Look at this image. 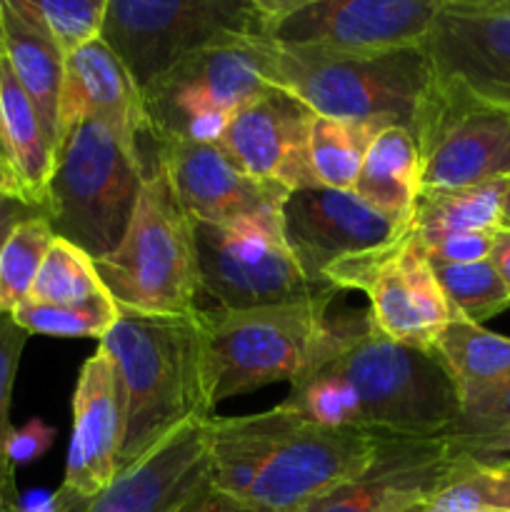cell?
<instances>
[{"mask_svg": "<svg viewBox=\"0 0 510 512\" xmlns=\"http://www.w3.org/2000/svg\"><path fill=\"white\" fill-rule=\"evenodd\" d=\"M25 340H28V333L10 315H0V495H5L10 503H18L20 498L15 490V470L8 463V440L13 435L10 398H13L15 373H18Z\"/></svg>", "mask_w": 510, "mask_h": 512, "instance_id": "e575fe53", "label": "cell"}, {"mask_svg": "<svg viewBox=\"0 0 510 512\" xmlns=\"http://www.w3.org/2000/svg\"><path fill=\"white\" fill-rule=\"evenodd\" d=\"M420 153L410 130L383 128L365 153L353 193L393 223L410 225L420 195Z\"/></svg>", "mask_w": 510, "mask_h": 512, "instance_id": "cb8c5ba5", "label": "cell"}, {"mask_svg": "<svg viewBox=\"0 0 510 512\" xmlns=\"http://www.w3.org/2000/svg\"><path fill=\"white\" fill-rule=\"evenodd\" d=\"M325 280L335 290H363L368 318L388 340L430 353L435 338L453 320L433 265L413 228L393 245L333 265Z\"/></svg>", "mask_w": 510, "mask_h": 512, "instance_id": "8fae6325", "label": "cell"}, {"mask_svg": "<svg viewBox=\"0 0 510 512\" xmlns=\"http://www.w3.org/2000/svg\"><path fill=\"white\" fill-rule=\"evenodd\" d=\"M178 512H258V510L248 508V505L218 493L215 488H210V483H205L203 488H200L198 493H195Z\"/></svg>", "mask_w": 510, "mask_h": 512, "instance_id": "f35d334b", "label": "cell"}, {"mask_svg": "<svg viewBox=\"0 0 510 512\" xmlns=\"http://www.w3.org/2000/svg\"><path fill=\"white\" fill-rule=\"evenodd\" d=\"M490 263L498 270L500 280L510 290V230L498 228L493 233V250H490Z\"/></svg>", "mask_w": 510, "mask_h": 512, "instance_id": "60d3db41", "label": "cell"}, {"mask_svg": "<svg viewBox=\"0 0 510 512\" xmlns=\"http://www.w3.org/2000/svg\"><path fill=\"white\" fill-rule=\"evenodd\" d=\"M383 438L323 428L285 405L283 428L243 505L258 512L303 510L330 490L360 478L378 458Z\"/></svg>", "mask_w": 510, "mask_h": 512, "instance_id": "4fadbf2b", "label": "cell"}, {"mask_svg": "<svg viewBox=\"0 0 510 512\" xmlns=\"http://www.w3.org/2000/svg\"><path fill=\"white\" fill-rule=\"evenodd\" d=\"M98 348L113 363L123 410L118 473L145 458L183 425L213 418L195 315L120 310Z\"/></svg>", "mask_w": 510, "mask_h": 512, "instance_id": "7a4b0ae2", "label": "cell"}, {"mask_svg": "<svg viewBox=\"0 0 510 512\" xmlns=\"http://www.w3.org/2000/svg\"><path fill=\"white\" fill-rule=\"evenodd\" d=\"M443 0H265V38L280 50H373L420 45Z\"/></svg>", "mask_w": 510, "mask_h": 512, "instance_id": "7c38bea8", "label": "cell"}, {"mask_svg": "<svg viewBox=\"0 0 510 512\" xmlns=\"http://www.w3.org/2000/svg\"><path fill=\"white\" fill-rule=\"evenodd\" d=\"M403 512H428V503L415 505V508H408V510H403Z\"/></svg>", "mask_w": 510, "mask_h": 512, "instance_id": "f6af8a7d", "label": "cell"}, {"mask_svg": "<svg viewBox=\"0 0 510 512\" xmlns=\"http://www.w3.org/2000/svg\"><path fill=\"white\" fill-rule=\"evenodd\" d=\"M435 280L458 318L483 325L485 320L510 308V290L500 280L490 260L478 263H430Z\"/></svg>", "mask_w": 510, "mask_h": 512, "instance_id": "f546056e", "label": "cell"}, {"mask_svg": "<svg viewBox=\"0 0 510 512\" xmlns=\"http://www.w3.org/2000/svg\"><path fill=\"white\" fill-rule=\"evenodd\" d=\"M148 165L110 125L83 120L53 153L43 218L55 238L90 260L113 253L128 230Z\"/></svg>", "mask_w": 510, "mask_h": 512, "instance_id": "277c9868", "label": "cell"}, {"mask_svg": "<svg viewBox=\"0 0 510 512\" xmlns=\"http://www.w3.org/2000/svg\"><path fill=\"white\" fill-rule=\"evenodd\" d=\"M383 128L315 115L310 128V165L318 185L330 190H353L370 143Z\"/></svg>", "mask_w": 510, "mask_h": 512, "instance_id": "83f0119b", "label": "cell"}, {"mask_svg": "<svg viewBox=\"0 0 510 512\" xmlns=\"http://www.w3.org/2000/svg\"><path fill=\"white\" fill-rule=\"evenodd\" d=\"M53 240L55 233L43 215L15 225L0 250V315H13L28 300Z\"/></svg>", "mask_w": 510, "mask_h": 512, "instance_id": "4dcf8cb0", "label": "cell"}, {"mask_svg": "<svg viewBox=\"0 0 510 512\" xmlns=\"http://www.w3.org/2000/svg\"><path fill=\"white\" fill-rule=\"evenodd\" d=\"M28 300L38 305H58V308L115 305L93 260L63 238H55L50 243Z\"/></svg>", "mask_w": 510, "mask_h": 512, "instance_id": "4316f807", "label": "cell"}, {"mask_svg": "<svg viewBox=\"0 0 510 512\" xmlns=\"http://www.w3.org/2000/svg\"><path fill=\"white\" fill-rule=\"evenodd\" d=\"M275 50L268 38H240L175 63L143 90L145 138L218 143L230 118L270 85Z\"/></svg>", "mask_w": 510, "mask_h": 512, "instance_id": "52a82bcc", "label": "cell"}, {"mask_svg": "<svg viewBox=\"0 0 510 512\" xmlns=\"http://www.w3.org/2000/svg\"><path fill=\"white\" fill-rule=\"evenodd\" d=\"M208 445L210 418L193 420L118 473L98 498L75 495L73 512H178L208 483Z\"/></svg>", "mask_w": 510, "mask_h": 512, "instance_id": "d6986e66", "label": "cell"}, {"mask_svg": "<svg viewBox=\"0 0 510 512\" xmlns=\"http://www.w3.org/2000/svg\"><path fill=\"white\" fill-rule=\"evenodd\" d=\"M75 495L68 490H30V493L20 495L18 503H15L13 512H73Z\"/></svg>", "mask_w": 510, "mask_h": 512, "instance_id": "74e56055", "label": "cell"}, {"mask_svg": "<svg viewBox=\"0 0 510 512\" xmlns=\"http://www.w3.org/2000/svg\"><path fill=\"white\" fill-rule=\"evenodd\" d=\"M335 298L253 310H198L205 385L213 408L265 385L298 383L318 355Z\"/></svg>", "mask_w": 510, "mask_h": 512, "instance_id": "5b68a950", "label": "cell"}, {"mask_svg": "<svg viewBox=\"0 0 510 512\" xmlns=\"http://www.w3.org/2000/svg\"><path fill=\"white\" fill-rule=\"evenodd\" d=\"M433 83L435 68L420 45L373 53L278 48L270 68V85L293 93L315 115L410 133Z\"/></svg>", "mask_w": 510, "mask_h": 512, "instance_id": "3957f363", "label": "cell"}, {"mask_svg": "<svg viewBox=\"0 0 510 512\" xmlns=\"http://www.w3.org/2000/svg\"><path fill=\"white\" fill-rule=\"evenodd\" d=\"M15 510V503H10L5 495H0V512H13Z\"/></svg>", "mask_w": 510, "mask_h": 512, "instance_id": "ee69618b", "label": "cell"}, {"mask_svg": "<svg viewBox=\"0 0 510 512\" xmlns=\"http://www.w3.org/2000/svg\"><path fill=\"white\" fill-rule=\"evenodd\" d=\"M420 153V190L510 180V105L435 73L410 133Z\"/></svg>", "mask_w": 510, "mask_h": 512, "instance_id": "9c48e42d", "label": "cell"}, {"mask_svg": "<svg viewBox=\"0 0 510 512\" xmlns=\"http://www.w3.org/2000/svg\"><path fill=\"white\" fill-rule=\"evenodd\" d=\"M58 430L45 423L43 418H30L23 428H13L8 440V463L10 468H28L38 463L50 448H53Z\"/></svg>", "mask_w": 510, "mask_h": 512, "instance_id": "d590c367", "label": "cell"}, {"mask_svg": "<svg viewBox=\"0 0 510 512\" xmlns=\"http://www.w3.org/2000/svg\"><path fill=\"white\" fill-rule=\"evenodd\" d=\"M408 230L410 225L393 223L353 190L313 185L293 190L283 203L285 243L303 273L320 285H330L325 273L333 265L388 248Z\"/></svg>", "mask_w": 510, "mask_h": 512, "instance_id": "9a60e30c", "label": "cell"}, {"mask_svg": "<svg viewBox=\"0 0 510 512\" xmlns=\"http://www.w3.org/2000/svg\"><path fill=\"white\" fill-rule=\"evenodd\" d=\"M475 455L445 433L380 440L378 458L360 478L330 490L298 512H403L430 503Z\"/></svg>", "mask_w": 510, "mask_h": 512, "instance_id": "2e32d148", "label": "cell"}, {"mask_svg": "<svg viewBox=\"0 0 510 512\" xmlns=\"http://www.w3.org/2000/svg\"><path fill=\"white\" fill-rule=\"evenodd\" d=\"M283 403L323 428L393 438L445 433L460 410L435 355L380 335L368 310L330 320L313 368Z\"/></svg>", "mask_w": 510, "mask_h": 512, "instance_id": "6da1fadb", "label": "cell"}, {"mask_svg": "<svg viewBox=\"0 0 510 512\" xmlns=\"http://www.w3.org/2000/svg\"><path fill=\"white\" fill-rule=\"evenodd\" d=\"M508 180L468 188L420 190L410 228L423 248L460 233H488L500 228V210Z\"/></svg>", "mask_w": 510, "mask_h": 512, "instance_id": "d4e9b609", "label": "cell"}, {"mask_svg": "<svg viewBox=\"0 0 510 512\" xmlns=\"http://www.w3.org/2000/svg\"><path fill=\"white\" fill-rule=\"evenodd\" d=\"M420 48L438 75L510 105V0H443Z\"/></svg>", "mask_w": 510, "mask_h": 512, "instance_id": "ac0fdd59", "label": "cell"}, {"mask_svg": "<svg viewBox=\"0 0 510 512\" xmlns=\"http://www.w3.org/2000/svg\"><path fill=\"white\" fill-rule=\"evenodd\" d=\"M493 233H460L450 235V238L438 240V243L428 245L425 255L430 263H478V260H488L490 250H493Z\"/></svg>", "mask_w": 510, "mask_h": 512, "instance_id": "8d00e7d4", "label": "cell"}, {"mask_svg": "<svg viewBox=\"0 0 510 512\" xmlns=\"http://www.w3.org/2000/svg\"><path fill=\"white\" fill-rule=\"evenodd\" d=\"M118 305L100 308H58V305H38L25 300L10 318L28 335H50V338H95L110 333L118 320Z\"/></svg>", "mask_w": 510, "mask_h": 512, "instance_id": "836d02e7", "label": "cell"}, {"mask_svg": "<svg viewBox=\"0 0 510 512\" xmlns=\"http://www.w3.org/2000/svg\"><path fill=\"white\" fill-rule=\"evenodd\" d=\"M0 195H15V198H20L18 185H15V178H13V170H10V165L5 163L3 155H0Z\"/></svg>", "mask_w": 510, "mask_h": 512, "instance_id": "b9f144b4", "label": "cell"}, {"mask_svg": "<svg viewBox=\"0 0 510 512\" xmlns=\"http://www.w3.org/2000/svg\"><path fill=\"white\" fill-rule=\"evenodd\" d=\"M193 238L200 293L213 298L220 310L308 303L340 293L330 285L313 283L290 253L283 233L275 230L193 223Z\"/></svg>", "mask_w": 510, "mask_h": 512, "instance_id": "30bf717a", "label": "cell"}, {"mask_svg": "<svg viewBox=\"0 0 510 512\" xmlns=\"http://www.w3.org/2000/svg\"><path fill=\"white\" fill-rule=\"evenodd\" d=\"M83 120L110 125L135 153H140V140L148 135L143 90L100 38L65 55L55 148Z\"/></svg>", "mask_w": 510, "mask_h": 512, "instance_id": "44dd1931", "label": "cell"}, {"mask_svg": "<svg viewBox=\"0 0 510 512\" xmlns=\"http://www.w3.org/2000/svg\"><path fill=\"white\" fill-rule=\"evenodd\" d=\"M435 355L458 390V400L510 378V338L453 315L435 338Z\"/></svg>", "mask_w": 510, "mask_h": 512, "instance_id": "484cf974", "label": "cell"}, {"mask_svg": "<svg viewBox=\"0 0 510 512\" xmlns=\"http://www.w3.org/2000/svg\"><path fill=\"white\" fill-rule=\"evenodd\" d=\"M0 135L20 198L43 213L45 190L53 173V150L38 110L20 88L0 45Z\"/></svg>", "mask_w": 510, "mask_h": 512, "instance_id": "603a6c76", "label": "cell"}, {"mask_svg": "<svg viewBox=\"0 0 510 512\" xmlns=\"http://www.w3.org/2000/svg\"><path fill=\"white\" fill-rule=\"evenodd\" d=\"M153 145L190 223L260 225L283 233V203L290 190L248 175L218 143L165 138Z\"/></svg>", "mask_w": 510, "mask_h": 512, "instance_id": "5bb4252c", "label": "cell"}, {"mask_svg": "<svg viewBox=\"0 0 510 512\" xmlns=\"http://www.w3.org/2000/svg\"><path fill=\"white\" fill-rule=\"evenodd\" d=\"M0 45L20 88L38 110L50 150H55L58 98L65 68L63 50L20 0H0Z\"/></svg>", "mask_w": 510, "mask_h": 512, "instance_id": "7402d4cb", "label": "cell"}, {"mask_svg": "<svg viewBox=\"0 0 510 512\" xmlns=\"http://www.w3.org/2000/svg\"><path fill=\"white\" fill-rule=\"evenodd\" d=\"M500 228L510 230V180H508V188H505L503 210H500Z\"/></svg>", "mask_w": 510, "mask_h": 512, "instance_id": "7bdbcfd3", "label": "cell"}, {"mask_svg": "<svg viewBox=\"0 0 510 512\" xmlns=\"http://www.w3.org/2000/svg\"><path fill=\"white\" fill-rule=\"evenodd\" d=\"M30 15L48 30L63 55L100 38L108 0H20Z\"/></svg>", "mask_w": 510, "mask_h": 512, "instance_id": "d6a6232c", "label": "cell"}, {"mask_svg": "<svg viewBox=\"0 0 510 512\" xmlns=\"http://www.w3.org/2000/svg\"><path fill=\"white\" fill-rule=\"evenodd\" d=\"M0 155L5 158V145H3V135H0ZM5 163H8V158H5Z\"/></svg>", "mask_w": 510, "mask_h": 512, "instance_id": "bcb514c9", "label": "cell"}, {"mask_svg": "<svg viewBox=\"0 0 510 512\" xmlns=\"http://www.w3.org/2000/svg\"><path fill=\"white\" fill-rule=\"evenodd\" d=\"M43 215L38 208L28 205L25 200L15 198V195H0V250H3L5 240L13 233V228L23 220Z\"/></svg>", "mask_w": 510, "mask_h": 512, "instance_id": "ab89813d", "label": "cell"}, {"mask_svg": "<svg viewBox=\"0 0 510 512\" xmlns=\"http://www.w3.org/2000/svg\"><path fill=\"white\" fill-rule=\"evenodd\" d=\"M445 435L475 458L498 460L510 453V378L463 395Z\"/></svg>", "mask_w": 510, "mask_h": 512, "instance_id": "f1b7e54d", "label": "cell"}, {"mask_svg": "<svg viewBox=\"0 0 510 512\" xmlns=\"http://www.w3.org/2000/svg\"><path fill=\"white\" fill-rule=\"evenodd\" d=\"M315 113L278 85H268L225 125L218 145L253 178L285 190L318 185L310 165Z\"/></svg>", "mask_w": 510, "mask_h": 512, "instance_id": "e0dca14e", "label": "cell"}, {"mask_svg": "<svg viewBox=\"0 0 510 512\" xmlns=\"http://www.w3.org/2000/svg\"><path fill=\"white\" fill-rule=\"evenodd\" d=\"M73 428H70L65 478L60 488L90 500L118 478V453L123 440L118 380L103 348L83 363L73 390Z\"/></svg>", "mask_w": 510, "mask_h": 512, "instance_id": "ffe728a7", "label": "cell"}, {"mask_svg": "<svg viewBox=\"0 0 510 512\" xmlns=\"http://www.w3.org/2000/svg\"><path fill=\"white\" fill-rule=\"evenodd\" d=\"M118 310L138 315L198 313V253L193 223L180 208L168 173L148 165L143 190L118 248L95 260Z\"/></svg>", "mask_w": 510, "mask_h": 512, "instance_id": "8992f818", "label": "cell"}, {"mask_svg": "<svg viewBox=\"0 0 510 512\" xmlns=\"http://www.w3.org/2000/svg\"><path fill=\"white\" fill-rule=\"evenodd\" d=\"M428 512H510V460L470 458L430 500Z\"/></svg>", "mask_w": 510, "mask_h": 512, "instance_id": "1f68e13d", "label": "cell"}, {"mask_svg": "<svg viewBox=\"0 0 510 512\" xmlns=\"http://www.w3.org/2000/svg\"><path fill=\"white\" fill-rule=\"evenodd\" d=\"M265 28V0H108L100 40L145 90L188 55Z\"/></svg>", "mask_w": 510, "mask_h": 512, "instance_id": "ba28073f", "label": "cell"}]
</instances>
